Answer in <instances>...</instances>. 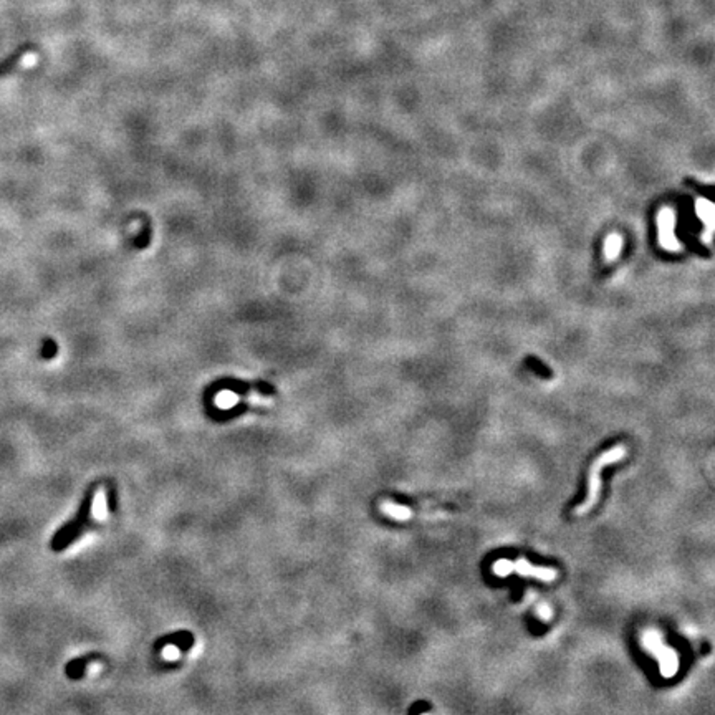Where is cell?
I'll return each mask as SVG.
<instances>
[{
	"label": "cell",
	"instance_id": "11",
	"mask_svg": "<svg viewBox=\"0 0 715 715\" xmlns=\"http://www.w3.org/2000/svg\"><path fill=\"white\" fill-rule=\"evenodd\" d=\"M164 657H166V659H174V657H178V649H176V647H166V651H164Z\"/></svg>",
	"mask_w": 715,
	"mask_h": 715
},
{
	"label": "cell",
	"instance_id": "1",
	"mask_svg": "<svg viewBox=\"0 0 715 715\" xmlns=\"http://www.w3.org/2000/svg\"><path fill=\"white\" fill-rule=\"evenodd\" d=\"M626 454H628L626 447L616 446V447H613V449L604 452V454L599 456L598 459L593 462L591 471H590V478H588L586 498L583 500V503H580V505L575 508L576 515H585V513L590 512L591 508L596 505L598 500H599V495H601V471L606 466H611V464H614V462L624 459Z\"/></svg>",
	"mask_w": 715,
	"mask_h": 715
},
{
	"label": "cell",
	"instance_id": "3",
	"mask_svg": "<svg viewBox=\"0 0 715 715\" xmlns=\"http://www.w3.org/2000/svg\"><path fill=\"white\" fill-rule=\"evenodd\" d=\"M493 573H495L497 576H508V575H512V573H517V575H520V576L537 578V580L547 581V583L555 581L558 578V571L555 570V568L535 566V565H532V563H528L527 560H523V558L522 560H517V561L498 560V561L493 563Z\"/></svg>",
	"mask_w": 715,
	"mask_h": 715
},
{
	"label": "cell",
	"instance_id": "12",
	"mask_svg": "<svg viewBox=\"0 0 715 715\" xmlns=\"http://www.w3.org/2000/svg\"><path fill=\"white\" fill-rule=\"evenodd\" d=\"M422 715H431V714H422Z\"/></svg>",
	"mask_w": 715,
	"mask_h": 715
},
{
	"label": "cell",
	"instance_id": "9",
	"mask_svg": "<svg viewBox=\"0 0 715 715\" xmlns=\"http://www.w3.org/2000/svg\"><path fill=\"white\" fill-rule=\"evenodd\" d=\"M537 611H538V616H540L543 621H550L552 616H553L552 609H550V606H548V604H540Z\"/></svg>",
	"mask_w": 715,
	"mask_h": 715
},
{
	"label": "cell",
	"instance_id": "7",
	"mask_svg": "<svg viewBox=\"0 0 715 715\" xmlns=\"http://www.w3.org/2000/svg\"><path fill=\"white\" fill-rule=\"evenodd\" d=\"M621 249H623L621 235H619V234L608 235L606 242H604V257H606L608 260L618 259V255H619V252H621Z\"/></svg>",
	"mask_w": 715,
	"mask_h": 715
},
{
	"label": "cell",
	"instance_id": "6",
	"mask_svg": "<svg viewBox=\"0 0 715 715\" xmlns=\"http://www.w3.org/2000/svg\"><path fill=\"white\" fill-rule=\"evenodd\" d=\"M696 209H697L699 217H701V220L706 222L709 237H711L712 229H714V205L706 199H699L697 204H696Z\"/></svg>",
	"mask_w": 715,
	"mask_h": 715
},
{
	"label": "cell",
	"instance_id": "5",
	"mask_svg": "<svg viewBox=\"0 0 715 715\" xmlns=\"http://www.w3.org/2000/svg\"><path fill=\"white\" fill-rule=\"evenodd\" d=\"M380 508H381L382 513H386L387 517L392 518V520H397V522H407V520H411L412 517H414V512H412L409 507L399 505V503H394L391 500L381 502Z\"/></svg>",
	"mask_w": 715,
	"mask_h": 715
},
{
	"label": "cell",
	"instance_id": "2",
	"mask_svg": "<svg viewBox=\"0 0 715 715\" xmlns=\"http://www.w3.org/2000/svg\"><path fill=\"white\" fill-rule=\"evenodd\" d=\"M643 646L646 647L647 652H651L659 662V672L662 677L671 679L679 671V654L676 649L667 646L661 638V633L656 629H646L641 638Z\"/></svg>",
	"mask_w": 715,
	"mask_h": 715
},
{
	"label": "cell",
	"instance_id": "8",
	"mask_svg": "<svg viewBox=\"0 0 715 715\" xmlns=\"http://www.w3.org/2000/svg\"><path fill=\"white\" fill-rule=\"evenodd\" d=\"M93 512H95V515H97L98 518H104V517H107V500H104L103 493H98L97 498H95Z\"/></svg>",
	"mask_w": 715,
	"mask_h": 715
},
{
	"label": "cell",
	"instance_id": "4",
	"mask_svg": "<svg viewBox=\"0 0 715 715\" xmlns=\"http://www.w3.org/2000/svg\"><path fill=\"white\" fill-rule=\"evenodd\" d=\"M676 227V214L671 208H662L657 215V232H659V244L669 252L682 250V245L674 234Z\"/></svg>",
	"mask_w": 715,
	"mask_h": 715
},
{
	"label": "cell",
	"instance_id": "10",
	"mask_svg": "<svg viewBox=\"0 0 715 715\" xmlns=\"http://www.w3.org/2000/svg\"><path fill=\"white\" fill-rule=\"evenodd\" d=\"M35 62H37V55H35V53H27L23 57V65H25V67H32V65H35Z\"/></svg>",
	"mask_w": 715,
	"mask_h": 715
}]
</instances>
